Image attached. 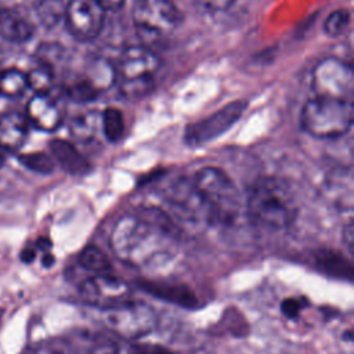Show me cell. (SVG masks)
Wrapping results in <instances>:
<instances>
[{
	"mask_svg": "<svg viewBox=\"0 0 354 354\" xmlns=\"http://www.w3.org/2000/svg\"><path fill=\"white\" fill-rule=\"evenodd\" d=\"M209 223L235 221L242 209L241 195L230 176L218 167H202L192 180Z\"/></svg>",
	"mask_w": 354,
	"mask_h": 354,
	"instance_id": "cell-3",
	"label": "cell"
},
{
	"mask_svg": "<svg viewBox=\"0 0 354 354\" xmlns=\"http://www.w3.org/2000/svg\"><path fill=\"white\" fill-rule=\"evenodd\" d=\"M64 19L75 39L88 41L101 33L105 11L97 0H69L65 4Z\"/></svg>",
	"mask_w": 354,
	"mask_h": 354,
	"instance_id": "cell-9",
	"label": "cell"
},
{
	"mask_svg": "<svg viewBox=\"0 0 354 354\" xmlns=\"http://www.w3.org/2000/svg\"><path fill=\"white\" fill-rule=\"evenodd\" d=\"M155 80L153 76H144V77H136V79H122L120 83V93L126 98H140L142 95H147L153 90Z\"/></svg>",
	"mask_w": 354,
	"mask_h": 354,
	"instance_id": "cell-24",
	"label": "cell"
},
{
	"mask_svg": "<svg viewBox=\"0 0 354 354\" xmlns=\"http://www.w3.org/2000/svg\"><path fill=\"white\" fill-rule=\"evenodd\" d=\"M29 124L35 126L37 130L53 133L61 127L65 119V108L59 98L47 93H35L25 112Z\"/></svg>",
	"mask_w": 354,
	"mask_h": 354,
	"instance_id": "cell-11",
	"label": "cell"
},
{
	"mask_svg": "<svg viewBox=\"0 0 354 354\" xmlns=\"http://www.w3.org/2000/svg\"><path fill=\"white\" fill-rule=\"evenodd\" d=\"M102 314L104 324L108 329L129 339L145 336L151 333L156 325L153 308L134 300L115 308L104 310Z\"/></svg>",
	"mask_w": 354,
	"mask_h": 354,
	"instance_id": "cell-7",
	"label": "cell"
},
{
	"mask_svg": "<svg viewBox=\"0 0 354 354\" xmlns=\"http://www.w3.org/2000/svg\"><path fill=\"white\" fill-rule=\"evenodd\" d=\"M317 263L319 268L329 271L330 274H337L340 277L351 278V266L335 252H319L317 257Z\"/></svg>",
	"mask_w": 354,
	"mask_h": 354,
	"instance_id": "cell-23",
	"label": "cell"
},
{
	"mask_svg": "<svg viewBox=\"0 0 354 354\" xmlns=\"http://www.w3.org/2000/svg\"><path fill=\"white\" fill-rule=\"evenodd\" d=\"M84 77L97 88L98 93H101L116 82L118 69L108 58L95 57L90 62Z\"/></svg>",
	"mask_w": 354,
	"mask_h": 354,
	"instance_id": "cell-16",
	"label": "cell"
},
{
	"mask_svg": "<svg viewBox=\"0 0 354 354\" xmlns=\"http://www.w3.org/2000/svg\"><path fill=\"white\" fill-rule=\"evenodd\" d=\"M28 88L26 72L18 68H7L0 71V95L6 98H18Z\"/></svg>",
	"mask_w": 354,
	"mask_h": 354,
	"instance_id": "cell-18",
	"label": "cell"
},
{
	"mask_svg": "<svg viewBox=\"0 0 354 354\" xmlns=\"http://www.w3.org/2000/svg\"><path fill=\"white\" fill-rule=\"evenodd\" d=\"M19 162L37 173H51L54 169V160L50 155L44 152H30V153H24L19 156Z\"/></svg>",
	"mask_w": 354,
	"mask_h": 354,
	"instance_id": "cell-28",
	"label": "cell"
},
{
	"mask_svg": "<svg viewBox=\"0 0 354 354\" xmlns=\"http://www.w3.org/2000/svg\"><path fill=\"white\" fill-rule=\"evenodd\" d=\"M82 299L101 311L119 307L133 300L130 285L108 272L95 274L80 285Z\"/></svg>",
	"mask_w": 354,
	"mask_h": 354,
	"instance_id": "cell-8",
	"label": "cell"
},
{
	"mask_svg": "<svg viewBox=\"0 0 354 354\" xmlns=\"http://www.w3.org/2000/svg\"><path fill=\"white\" fill-rule=\"evenodd\" d=\"M4 149L0 147V167L4 165Z\"/></svg>",
	"mask_w": 354,
	"mask_h": 354,
	"instance_id": "cell-36",
	"label": "cell"
},
{
	"mask_svg": "<svg viewBox=\"0 0 354 354\" xmlns=\"http://www.w3.org/2000/svg\"><path fill=\"white\" fill-rule=\"evenodd\" d=\"M86 354H122L119 347L109 340H98L93 343L87 350Z\"/></svg>",
	"mask_w": 354,
	"mask_h": 354,
	"instance_id": "cell-29",
	"label": "cell"
},
{
	"mask_svg": "<svg viewBox=\"0 0 354 354\" xmlns=\"http://www.w3.org/2000/svg\"><path fill=\"white\" fill-rule=\"evenodd\" d=\"M50 149L53 158L66 173L82 176L90 171L88 160L77 151V148L72 142L55 138L50 142Z\"/></svg>",
	"mask_w": 354,
	"mask_h": 354,
	"instance_id": "cell-14",
	"label": "cell"
},
{
	"mask_svg": "<svg viewBox=\"0 0 354 354\" xmlns=\"http://www.w3.org/2000/svg\"><path fill=\"white\" fill-rule=\"evenodd\" d=\"M28 77V86L35 93H47L51 91V87L54 84V66L46 62L39 61L37 65H35L29 72H26Z\"/></svg>",
	"mask_w": 354,
	"mask_h": 354,
	"instance_id": "cell-20",
	"label": "cell"
},
{
	"mask_svg": "<svg viewBox=\"0 0 354 354\" xmlns=\"http://www.w3.org/2000/svg\"><path fill=\"white\" fill-rule=\"evenodd\" d=\"M101 130L105 138L111 142H116L124 133L123 115L118 108L108 106L101 112Z\"/></svg>",
	"mask_w": 354,
	"mask_h": 354,
	"instance_id": "cell-21",
	"label": "cell"
},
{
	"mask_svg": "<svg viewBox=\"0 0 354 354\" xmlns=\"http://www.w3.org/2000/svg\"><path fill=\"white\" fill-rule=\"evenodd\" d=\"M53 263H54V257H53V254L47 253V254H44V256H43V264H44L46 267H50Z\"/></svg>",
	"mask_w": 354,
	"mask_h": 354,
	"instance_id": "cell-35",
	"label": "cell"
},
{
	"mask_svg": "<svg viewBox=\"0 0 354 354\" xmlns=\"http://www.w3.org/2000/svg\"><path fill=\"white\" fill-rule=\"evenodd\" d=\"M66 95L76 102H90L98 97L97 88L83 76L75 82H72L66 88Z\"/></svg>",
	"mask_w": 354,
	"mask_h": 354,
	"instance_id": "cell-25",
	"label": "cell"
},
{
	"mask_svg": "<svg viewBox=\"0 0 354 354\" xmlns=\"http://www.w3.org/2000/svg\"><path fill=\"white\" fill-rule=\"evenodd\" d=\"M160 68L159 55L145 46H129L120 57L118 69V77L120 79H136L144 76H153Z\"/></svg>",
	"mask_w": 354,
	"mask_h": 354,
	"instance_id": "cell-12",
	"label": "cell"
},
{
	"mask_svg": "<svg viewBox=\"0 0 354 354\" xmlns=\"http://www.w3.org/2000/svg\"><path fill=\"white\" fill-rule=\"evenodd\" d=\"M350 12L344 8H339V10H335L333 12H330L325 22H324V30L328 36H332V37H336V36H340L342 33L346 32V29L348 28L350 25Z\"/></svg>",
	"mask_w": 354,
	"mask_h": 354,
	"instance_id": "cell-26",
	"label": "cell"
},
{
	"mask_svg": "<svg viewBox=\"0 0 354 354\" xmlns=\"http://www.w3.org/2000/svg\"><path fill=\"white\" fill-rule=\"evenodd\" d=\"M33 25L17 11L0 10V37L11 43H25L33 36Z\"/></svg>",
	"mask_w": 354,
	"mask_h": 354,
	"instance_id": "cell-15",
	"label": "cell"
},
{
	"mask_svg": "<svg viewBox=\"0 0 354 354\" xmlns=\"http://www.w3.org/2000/svg\"><path fill=\"white\" fill-rule=\"evenodd\" d=\"M353 101L314 95L307 100L301 113V127L317 138H337L353 124Z\"/></svg>",
	"mask_w": 354,
	"mask_h": 354,
	"instance_id": "cell-4",
	"label": "cell"
},
{
	"mask_svg": "<svg viewBox=\"0 0 354 354\" xmlns=\"http://www.w3.org/2000/svg\"><path fill=\"white\" fill-rule=\"evenodd\" d=\"M311 87L315 95L353 101L354 72L340 58L326 57L311 72Z\"/></svg>",
	"mask_w": 354,
	"mask_h": 354,
	"instance_id": "cell-5",
	"label": "cell"
},
{
	"mask_svg": "<svg viewBox=\"0 0 354 354\" xmlns=\"http://www.w3.org/2000/svg\"><path fill=\"white\" fill-rule=\"evenodd\" d=\"M79 264L87 270L93 271L95 274H104L111 270V260L106 256L105 252H102L98 246L95 245H87L77 257Z\"/></svg>",
	"mask_w": 354,
	"mask_h": 354,
	"instance_id": "cell-19",
	"label": "cell"
},
{
	"mask_svg": "<svg viewBox=\"0 0 354 354\" xmlns=\"http://www.w3.org/2000/svg\"><path fill=\"white\" fill-rule=\"evenodd\" d=\"M343 238H344V242H346L348 250L353 252V238H354V234H353V225H351V223L346 225V228H344V231H343Z\"/></svg>",
	"mask_w": 354,
	"mask_h": 354,
	"instance_id": "cell-33",
	"label": "cell"
},
{
	"mask_svg": "<svg viewBox=\"0 0 354 354\" xmlns=\"http://www.w3.org/2000/svg\"><path fill=\"white\" fill-rule=\"evenodd\" d=\"M101 129V113L97 111H87L72 118L69 122L71 136L80 142L91 141Z\"/></svg>",
	"mask_w": 354,
	"mask_h": 354,
	"instance_id": "cell-17",
	"label": "cell"
},
{
	"mask_svg": "<svg viewBox=\"0 0 354 354\" xmlns=\"http://www.w3.org/2000/svg\"><path fill=\"white\" fill-rule=\"evenodd\" d=\"M194 1L207 11H224L235 3V0H194Z\"/></svg>",
	"mask_w": 354,
	"mask_h": 354,
	"instance_id": "cell-31",
	"label": "cell"
},
{
	"mask_svg": "<svg viewBox=\"0 0 354 354\" xmlns=\"http://www.w3.org/2000/svg\"><path fill=\"white\" fill-rule=\"evenodd\" d=\"M131 17L138 32L152 37L171 33L181 22L173 0H134Z\"/></svg>",
	"mask_w": 354,
	"mask_h": 354,
	"instance_id": "cell-6",
	"label": "cell"
},
{
	"mask_svg": "<svg viewBox=\"0 0 354 354\" xmlns=\"http://www.w3.org/2000/svg\"><path fill=\"white\" fill-rule=\"evenodd\" d=\"M35 256H36V252H35L32 248H26V249H24V252L21 253V259H22V261H25V263H30V261L35 259Z\"/></svg>",
	"mask_w": 354,
	"mask_h": 354,
	"instance_id": "cell-34",
	"label": "cell"
},
{
	"mask_svg": "<svg viewBox=\"0 0 354 354\" xmlns=\"http://www.w3.org/2000/svg\"><path fill=\"white\" fill-rule=\"evenodd\" d=\"M304 307V304L301 303L300 299L297 297H290V299H285L281 304V311L283 313L285 317L288 318H295L300 314L301 308Z\"/></svg>",
	"mask_w": 354,
	"mask_h": 354,
	"instance_id": "cell-30",
	"label": "cell"
},
{
	"mask_svg": "<svg viewBox=\"0 0 354 354\" xmlns=\"http://www.w3.org/2000/svg\"><path fill=\"white\" fill-rule=\"evenodd\" d=\"M246 102L238 100L185 129L184 140L191 147L203 145L225 133L243 113Z\"/></svg>",
	"mask_w": 354,
	"mask_h": 354,
	"instance_id": "cell-10",
	"label": "cell"
},
{
	"mask_svg": "<svg viewBox=\"0 0 354 354\" xmlns=\"http://www.w3.org/2000/svg\"><path fill=\"white\" fill-rule=\"evenodd\" d=\"M142 286H145V289L152 292V295H156L166 300L177 301L181 304H187V303L189 304V303L195 301L191 292L183 286H170V285H162V283H155V282L142 285Z\"/></svg>",
	"mask_w": 354,
	"mask_h": 354,
	"instance_id": "cell-22",
	"label": "cell"
},
{
	"mask_svg": "<svg viewBox=\"0 0 354 354\" xmlns=\"http://www.w3.org/2000/svg\"><path fill=\"white\" fill-rule=\"evenodd\" d=\"M29 134V120L19 111H6L0 115V147L4 151L19 149Z\"/></svg>",
	"mask_w": 354,
	"mask_h": 354,
	"instance_id": "cell-13",
	"label": "cell"
},
{
	"mask_svg": "<svg viewBox=\"0 0 354 354\" xmlns=\"http://www.w3.org/2000/svg\"><path fill=\"white\" fill-rule=\"evenodd\" d=\"M100 6L104 8V11H118L124 6L126 0H97Z\"/></svg>",
	"mask_w": 354,
	"mask_h": 354,
	"instance_id": "cell-32",
	"label": "cell"
},
{
	"mask_svg": "<svg viewBox=\"0 0 354 354\" xmlns=\"http://www.w3.org/2000/svg\"><path fill=\"white\" fill-rule=\"evenodd\" d=\"M297 202L288 185L275 177L254 183L248 199L246 214L252 223L268 230H283L297 217Z\"/></svg>",
	"mask_w": 354,
	"mask_h": 354,
	"instance_id": "cell-2",
	"label": "cell"
},
{
	"mask_svg": "<svg viewBox=\"0 0 354 354\" xmlns=\"http://www.w3.org/2000/svg\"><path fill=\"white\" fill-rule=\"evenodd\" d=\"M113 253L138 268H153L177 252L178 235L171 218L160 209H144L122 216L109 239Z\"/></svg>",
	"mask_w": 354,
	"mask_h": 354,
	"instance_id": "cell-1",
	"label": "cell"
},
{
	"mask_svg": "<svg viewBox=\"0 0 354 354\" xmlns=\"http://www.w3.org/2000/svg\"><path fill=\"white\" fill-rule=\"evenodd\" d=\"M65 6L59 0H41L37 7V15L47 26H54L64 17Z\"/></svg>",
	"mask_w": 354,
	"mask_h": 354,
	"instance_id": "cell-27",
	"label": "cell"
}]
</instances>
